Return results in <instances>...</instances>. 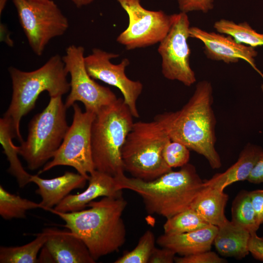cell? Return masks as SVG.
<instances>
[{
	"mask_svg": "<svg viewBox=\"0 0 263 263\" xmlns=\"http://www.w3.org/2000/svg\"><path fill=\"white\" fill-rule=\"evenodd\" d=\"M212 87L210 82L198 83L188 102L175 112L155 117L172 141L180 142L203 155L213 169L222 166L215 149L216 119L212 109Z\"/></svg>",
	"mask_w": 263,
	"mask_h": 263,
	"instance_id": "6da1fadb",
	"label": "cell"
},
{
	"mask_svg": "<svg viewBox=\"0 0 263 263\" xmlns=\"http://www.w3.org/2000/svg\"><path fill=\"white\" fill-rule=\"evenodd\" d=\"M127 202L122 195L103 197L90 202L87 209L61 212L48 210L63 220V226L79 237L96 261L117 251L126 241V229L122 218Z\"/></svg>",
	"mask_w": 263,
	"mask_h": 263,
	"instance_id": "7a4b0ae2",
	"label": "cell"
},
{
	"mask_svg": "<svg viewBox=\"0 0 263 263\" xmlns=\"http://www.w3.org/2000/svg\"><path fill=\"white\" fill-rule=\"evenodd\" d=\"M114 177L118 189L136 192L142 198L148 213L167 219L190 208L204 187L195 167L189 163L178 171L171 170L150 181L129 177L124 173Z\"/></svg>",
	"mask_w": 263,
	"mask_h": 263,
	"instance_id": "3957f363",
	"label": "cell"
},
{
	"mask_svg": "<svg viewBox=\"0 0 263 263\" xmlns=\"http://www.w3.org/2000/svg\"><path fill=\"white\" fill-rule=\"evenodd\" d=\"M12 83V96L9 106L3 115L10 119L16 138L23 141L19 131L23 116L32 111L40 95L46 91L51 97L62 96L70 90L64 63L58 55L51 56L38 69L25 72L10 67Z\"/></svg>",
	"mask_w": 263,
	"mask_h": 263,
	"instance_id": "277c9868",
	"label": "cell"
},
{
	"mask_svg": "<svg viewBox=\"0 0 263 263\" xmlns=\"http://www.w3.org/2000/svg\"><path fill=\"white\" fill-rule=\"evenodd\" d=\"M133 117L122 98H117L95 114L91 131L95 170L113 177L124 173L121 150L134 123Z\"/></svg>",
	"mask_w": 263,
	"mask_h": 263,
	"instance_id": "5b68a950",
	"label": "cell"
},
{
	"mask_svg": "<svg viewBox=\"0 0 263 263\" xmlns=\"http://www.w3.org/2000/svg\"><path fill=\"white\" fill-rule=\"evenodd\" d=\"M171 139L156 119L134 123L121 150L125 170L132 177L150 181L172 170L162 152Z\"/></svg>",
	"mask_w": 263,
	"mask_h": 263,
	"instance_id": "8992f818",
	"label": "cell"
},
{
	"mask_svg": "<svg viewBox=\"0 0 263 263\" xmlns=\"http://www.w3.org/2000/svg\"><path fill=\"white\" fill-rule=\"evenodd\" d=\"M66 109L61 96L51 97L46 107L30 122L27 139L19 146V154L29 169L44 165L60 146L69 128Z\"/></svg>",
	"mask_w": 263,
	"mask_h": 263,
	"instance_id": "52a82bcc",
	"label": "cell"
},
{
	"mask_svg": "<svg viewBox=\"0 0 263 263\" xmlns=\"http://www.w3.org/2000/svg\"><path fill=\"white\" fill-rule=\"evenodd\" d=\"M33 51L41 56L50 40L63 35L69 22L52 0H13Z\"/></svg>",
	"mask_w": 263,
	"mask_h": 263,
	"instance_id": "ba28073f",
	"label": "cell"
},
{
	"mask_svg": "<svg viewBox=\"0 0 263 263\" xmlns=\"http://www.w3.org/2000/svg\"><path fill=\"white\" fill-rule=\"evenodd\" d=\"M73 122L53 159L46 163L38 174L58 166L74 168L87 180L95 169L91 143V131L95 114L82 112L76 103L73 105Z\"/></svg>",
	"mask_w": 263,
	"mask_h": 263,
	"instance_id": "9c48e42d",
	"label": "cell"
},
{
	"mask_svg": "<svg viewBox=\"0 0 263 263\" xmlns=\"http://www.w3.org/2000/svg\"><path fill=\"white\" fill-rule=\"evenodd\" d=\"M129 17L127 28L116 38L128 50L159 43L169 33L173 15L145 8L140 0H116Z\"/></svg>",
	"mask_w": 263,
	"mask_h": 263,
	"instance_id": "30bf717a",
	"label": "cell"
},
{
	"mask_svg": "<svg viewBox=\"0 0 263 263\" xmlns=\"http://www.w3.org/2000/svg\"><path fill=\"white\" fill-rule=\"evenodd\" d=\"M62 58L65 70L71 76L70 92L64 104L66 109L80 101L86 111L96 114L117 99L111 89L100 85L89 75L85 65L82 46L70 45Z\"/></svg>",
	"mask_w": 263,
	"mask_h": 263,
	"instance_id": "8fae6325",
	"label": "cell"
},
{
	"mask_svg": "<svg viewBox=\"0 0 263 263\" xmlns=\"http://www.w3.org/2000/svg\"><path fill=\"white\" fill-rule=\"evenodd\" d=\"M172 15L171 28L158 48L162 59V74L169 80H177L185 86H190L196 78L189 62L191 52L188 43L189 20L186 13L181 12Z\"/></svg>",
	"mask_w": 263,
	"mask_h": 263,
	"instance_id": "7c38bea8",
	"label": "cell"
},
{
	"mask_svg": "<svg viewBox=\"0 0 263 263\" xmlns=\"http://www.w3.org/2000/svg\"><path fill=\"white\" fill-rule=\"evenodd\" d=\"M119 55L108 52L99 48H94L92 53L85 56L84 63L89 75L94 79L118 89L123 96V100L129 108L133 117L138 118L139 114L137 108V101L142 93L143 86L139 80H132L125 74L130 61L125 58L117 64L111 62Z\"/></svg>",
	"mask_w": 263,
	"mask_h": 263,
	"instance_id": "4fadbf2b",
	"label": "cell"
},
{
	"mask_svg": "<svg viewBox=\"0 0 263 263\" xmlns=\"http://www.w3.org/2000/svg\"><path fill=\"white\" fill-rule=\"evenodd\" d=\"M43 232L47 239L38 258L39 263H95L84 242L71 231L52 227Z\"/></svg>",
	"mask_w": 263,
	"mask_h": 263,
	"instance_id": "5bb4252c",
	"label": "cell"
},
{
	"mask_svg": "<svg viewBox=\"0 0 263 263\" xmlns=\"http://www.w3.org/2000/svg\"><path fill=\"white\" fill-rule=\"evenodd\" d=\"M189 37L200 40L204 44V53L211 60L229 64L243 59L248 63L263 77V74L256 67L255 58L258 52L255 48L240 43L228 35L208 32L197 27H190Z\"/></svg>",
	"mask_w": 263,
	"mask_h": 263,
	"instance_id": "9a60e30c",
	"label": "cell"
},
{
	"mask_svg": "<svg viewBox=\"0 0 263 263\" xmlns=\"http://www.w3.org/2000/svg\"><path fill=\"white\" fill-rule=\"evenodd\" d=\"M87 188L79 194L68 195L53 209L61 212L84 209L91 202L99 197H118L122 190L117 188L115 177L94 170L89 175Z\"/></svg>",
	"mask_w": 263,
	"mask_h": 263,
	"instance_id": "2e32d148",
	"label": "cell"
},
{
	"mask_svg": "<svg viewBox=\"0 0 263 263\" xmlns=\"http://www.w3.org/2000/svg\"><path fill=\"white\" fill-rule=\"evenodd\" d=\"M88 180L77 173L66 171L62 175L43 179L38 175H32L30 181L36 184L37 194L40 195L41 208L48 210L57 205L73 190L82 188Z\"/></svg>",
	"mask_w": 263,
	"mask_h": 263,
	"instance_id": "e0dca14e",
	"label": "cell"
},
{
	"mask_svg": "<svg viewBox=\"0 0 263 263\" xmlns=\"http://www.w3.org/2000/svg\"><path fill=\"white\" fill-rule=\"evenodd\" d=\"M218 227L213 225L197 230L177 234H164L156 243L182 256L209 251L213 244Z\"/></svg>",
	"mask_w": 263,
	"mask_h": 263,
	"instance_id": "ac0fdd59",
	"label": "cell"
},
{
	"mask_svg": "<svg viewBox=\"0 0 263 263\" xmlns=\"http://www.w3.org/2000/svg\"><path fill=\"white\" fill-rule=\"evenodd\" d=\"M263 155L260 146L247 144L241 151L233 165L222 173L214 174L208 180H203V185L224 191L227 186L235 182L247 180L251 171Z\"/></svg>",
	"mask_w": 263,
	"mask_h": 263,
	"instance_id": "d6986e66",
	"label": "cell"
},
{
	"mask_svg": "<svg viewBox=\"0 0 263 263\" xmlns=\"http://www.w3.org/2000/svg\"><path fill=\"white\" fill-rule=\"evenodd\" d=\"M218 227L213 244L220 255L241 259L249 254L251 234L247 230L228 220Z\"/></svg>",
	"mask_w": 263,
	"mask_h": 263,
	"instance_id": "ffe728a7",
	"label": "cell"
},
{
	"mask_svg": "<svg viewBox=\"0 0 263 263\" xmlns=\"http://www.w3.org/2000/svg\"><path fill=\"white\" fill-rule=\"evenodd\" d=\"M228 199V195L224 191L204 186L190 208L210 225L219 227L228 220L225 214Z\"/></svg>",
	"mask_w": 263,
	"mask_h": 263,
	"instance_id": "44dd1931",
	"label": "cell"
},
{
	"mask_svg": "<svg viewBox=\"0 0 263 263\" xmlns=\"http://www.w3.org/2000/svg\"><path fill=\"white\" fill-rule=\"evenodd\" d=\"M16 136L11 121L3 116L0 119V142L9 163L8 171L16 178L19 187L23 188L31 183L32 175L25 171L19 159V146L13 143L12 138Z\"/></svg>",
	"mask_w": 263,
	"mask_h": 263,
	"instance_id": "7402d4cb",
	"label": "cell"
},
{
	"mask_svg": "<svg viewBox=\"0 0 263 263\" xmlns=\"http://www.w3.org/2000/svg\"><path fill=\"white\" fill-rule=\"evenodd\" d=\"M47 239L42 231L38 234L32 242L21 246L0 247V263H38V254Z\"/></svg>",
	"mask_w": 263,
	"mask_h": 263,
	"instance_id": "603a6c76",
	"label": "cell"
},
{
	"mask_svg": "<svg viewBox=\"0 0 263 263\" xmlns=\"http://www.w3.org/2000/svg\"><path fill=\"white\" fill-rule=\"evenodd\" d=\"M216 31L232 37L238 43L256 47L263 46V34L257 32L247 22L239 24L234 21L221 19L213 25Z\"/></svg>",
	"mask_w": 263,
	"mask_h": 263,
	"instance_id": "cb8c5ba5",
	"label": "cell"
},
{
	"mask_svg": "<svg viewBox=\"0 0 263 263\" xmlns=\"http://www.w3.org/2000/svg\"><path fill=\"white\" fill-rule=\"evenodd\" d=\"M234 224L247 230L250 234L256 233L260 225L249 196V191L241 190L235 197L231 207V220Z\"/></svg>",
	"mask_w": 263,
	"mask_h": 263,
	"instance_id": "d4e9b609",
	"label": "cell"
},
{
	"mask_svg": "<svg viewBox=\"0 0 263 263\" xmlns=\"http://www.w3.org/2000/svg\"><path fill=\"white\" fill-rule=\"evenodd\" d=\"M38 208H41L39 203L11 193L0 186V215L3 219H24L27 211Z\"/></svg>",
	"mask_w": 263,
	"mask_h": 263,
	"instance_id": "484cf974",
	"label": "cell"
},
{
	"mask_svg": "<svg viewBox=\"0 0 263 263\" xmlns=\"http://www.w3.org/2000/svg\"><path fill=\"white\" fill-rule=\"evenodd\" d=\"M210 225L189 208L167 219L163 228L165 234H177L197 230Z\"/></svg>",
	"mask_w": 263,
	"mask_h": 263,
	"instance_id": "4316f807",
	"label": "cell"
},
{
	"mask_svg": "<svg viewBox=\"0 0 263 263\" xmlns=\"http://www.w3.org/2000/svg\"><path fill=\"white\" fill-rule=\"evenodd\" d=\"M155 236L147 230L140 238L134 248L128 251L116 260L115 263H148L155 247Z\"/></svg>",
	"mask_w": 263,
	"mask_h": 263,
	"instance_id": "83f0119b",
	"label": "cell"
},
{
	"mask_svg": "<svg viewBox=\"0 0 263 263\" xmlns=\"http://www.w3.org/2000/svg\"><path fill=\"white\" fill-rule=\"evenodd\" d=\"M162 155L165 163L170 169L182 167L188 163L189 149L180 142L170 140L164 147Z\"/></svg>",
	"mask_w": 263,
	"mask_h": 263,
	"instance_id": "f1b7e54d",
	"label": "cell"
},
{
	"mask_svg": "<svg viewBox=\"0 0 263 263\" xmlns=\"http://www.w3.org/2000/svg\"><path fill=\"white\" fill-rule=\"evenodd\" d=\"M174 262L176 263H225L226 260L220 257L214 252L209 251L198 253L175 257Z\"/></svg>",
	"mask_w": 263,
	"mask_h": 263,
	"instance_id": "f546056e",
	"label": "cell"
},
{
	"mask_svg": "<svg viewBox=\"0 0 263 263\" xmlns=\"http://www.w3.org/2000/svg\"><path fill=\"white\" fill-rule=\"evenodd\" d=\"M213 0H177L181 12L186 13L194 11L207 13L213 9Z\"/></svg>",
	"mask_w": 263,
	"mask_h": 263,
	"instance_id": "4dcf8cb0",
	"label": "cell"
},
{
	"mask_svg": "<svg viewBox=\"0 0 263 263\" xmlns=\"http://www.w3.org/2000/svg\"><path fill=\"white\" fill-rule=\"evenodd\" d=\"M155 247L149 261V263H172L175 258V252L164 247Z\"/></svg>",
	"mask_w": 263,
	"mask_h": 263,
	"instance_id": "1f68e13d",
	"label": "cell"
},
{
	"mask_svg": "<svg viewBox=\"0 0 263 263\" xmlns=\"http://www.w3.org/2000/svg\"><path fill=\"white\" fill-rule=\"evenodd\" d=\"M249 196L257 222L260 225L263 224V190L257 189L249 191Z\"/></svg>",
	"mask_w": 263,
	"mask_h": 263,
	"instance_id": "d6a6232c",
	"label": "cell"
},
{
	"mask_svg": "<svg viewBox=\"0 0 263 263\" xmlns=\"http://www.w3.org/2000/svg\"><path fill=\"white\" fill-rule=\"evenodd\" d=\"M248 250L255 259L263 261V237L258 236L256 232L251 234Z\"/></svg>",
	"mask_w": 263,
	"mask_h": 263,
	"instance_id": "836d02e7",
	"label": "cell"
},
{
	"mask_svg": "<svg viewBox=\"0 0 263 263\" xmlns=\"http://www.w3.org/2000/svg\"><path fill=\"white\" fill-rule=\"evenodd\" d=\"M247 180L252 184H258L263 183V155L252 169Z\"/></svg>",
	"mask_w": 263,
	"mask_h": 263,
	"instance_id": "e575fe53",
	"label": "cell"
},
{
	"mask_svg": "<svg viewBox=\"0 0 263 263\" xmlns=\"http://www.w3.org/2000/svg\"><path fill=\"white\" fill-rule=\"evenodd\" d=\"M78 7L88 5L94 0H71Z\"/></svg>",
	"mask_w": 263,
	"mask_h": 263,
	"instance_id": "d590c367",
	"label": "cell"
},
{
	"mask_svg": "<svg viewBox=\"0 0 263 263\" xmlns=\"http://www.w3.org/2000/svg\"><path fill=\"white\" fill-rule=\"evenodd\" d=\"M7 0H0V14H1V12L3 10Z\"/></svg>",
	"mask_w": 263,
	"mask_h": 263,
	"instance_id": "8d00e7d4",
	"label": "cell"
},
{
	"mask_svg": "<svg viewBox=\"0 0 263 263\" xmlns=\"http://www.w3.org/2000/svg\"></svg>",
	"mask_w": 263,
	"mask_h": 263,
	"instance_id": "74e56055",
	"label": "cell"
}]
</instances>
